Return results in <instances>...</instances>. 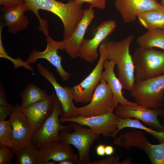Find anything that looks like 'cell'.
<instances>
[{
    "label": "cell",
    "mask_w": 164,
    "mask_h": 164,
    "mask_svg": "<svg viewBox=\"0 0 164 164\" xmlns=\"http://www.w3.org/2000/svg\"><path fill=\"white\" fill-rule=\"evenodd\" d=\"M27 4L26 11H32L36 15L39 24H43V19L38 14L39 9L50 12L58 16L63 24L64 38L70 36L82 18L84 10L82 4L75 0H69L66 3L56 0H23Z\"/></svg>",
    "instance_id": "cell-1"
},
{
    "label": "cell",
    "mask_w": 164,
    "mask_h": 164,
    "mask_svg": "<svg viewBox=\"0 0 164 164\" xmlns=\"http://www.w3.org/2000/svg\"><path fill=\"white\" fill-rule=\"evenodd\" d=\"M134 38L130 35L119 41L106 42L107 59L115 62L123 89L130 91L135 82V66L129 50Z\"/></svg>",
    "instance_id": "cell-2"
},
{
    "label": "cell",
    "mask_w": 164,
    "mask_h": 164,
    "mask_svg": "<svg viewBox=\"0 0 164 164\" xmlns=\"http://www.w3.org/2000/svg\"><path fill=\"white\" fill-rule=\"evenodd\" d=\"M132 57L136 71L135 82L164 74V51L139 47Z\"/></svg>",
    "instance_id": "cell-3"
},
{
    "label": "cell",
    "mask_w": 164,
    "mask_h": 164,
    "mask_svg": "<svg viewBox=\"0 0 164 164\" xmlns=\"http://www.w3.org/2000/svg\"><path fill=\"white\" fill-rule=\"evenodd\" d=\"M131 96L139 105L156 109L163 107L164 97V74L135 83L130 91Z\"/></svg>",
    "instance_id": "cell-4"
},
{
    "label": "cell",
    "mask_w": 164,
    "mask_h": 164,
    "mask_svg": "<svg viewBox=\"0 0 164 164\" xmlns=\"http://www.w3.org/2000/svg\"><path fill=\"white\" fill-rule=\"evenodd\" d=\"M69 124L74 132L70 133L69 132L60 131L59 133L60 141L73 145L77 149L79 160L77 164H89L91 160L90 148L100 135L74 122H71Z\"/></svg>",
    "instance_id": "cell-5"
},
{
    "label": "cell",
    "mask_w": 164,
    "mask_h": 164,
    "mask_svg": "<svg viewBox=\"0 0 164 164\" xmlns=\"http://www.w3.org/2000/svg\"><path fill=\"white\" fill-rule=\"evenodd\" d=\"M99 60L91 72L78 84L72 87L73 100L84 104L90 102L93 93L102 79L103 64L107 58L106 42L99 46Z\"/></svg>",
    "instance_id": "cell-6"
},
{
    "label": "cell",
    "mask_w": 164,
    "mask_h": 164,
    "mask_svg": "<svg viewBox=\"0 0 164 164\" xmlns=\"http://www.w3.org/2000/svg\"><path fill=\"white\" fill-rule=\"evenodd\" d=\"M117 105L105 80L102 78L96 88L89 103L77 108L79 116L87 117L113 112Z\"/></svg>",
    "instance_id": "cell-7"
},
{
    "label": "cell",
    "mask_w": 164,
    "mask_h": 164,
    "mask_svg": "<svg viewBox=\"0 0 164 164\" xmlns=\"http://www.w3.org/2000/svg\"><path fill=\"white\" fill-rule=\"evenodd\" d=\"M63 114L61 104L55 94L53 112L41 126L35 132L32 141L38 148L45 142L60 140L59 132H69L72 129L69 124L63 125L60 124L59 117H63Z\"/></svg>",
    "instance_id": "cell-8"
},
{
    "label": "cell",
    "mask_w": 164,
    "mask_h": 164,
    "mask_svg": "<svg viewBox=\"0 0 164 164\" xmlns=\"http://www.w3.org/2000/svg\"><path fill=\"white\" fill-rule=\"evenodd\" d=\"M119 118L113 113L91 117L79 116L77 117L65 118L61 117L60 122H74L82 126L88 127L93 132L101 134L105 137L115 138Z\"/></svg>",
    "instance_id": "cell-9"
},
{
    "label": "cell",
    "mask_w": 164,
    "mask_h": 164,
    "mask_svg": "<svg viewBox=\"0 0 164 164\" xmlns=\"http://www.w3.org/2000/svg\"><path fill=\"white\" fill-rule=\"evenodd\" d=\"M94 16L93 8L90 6L88 9H84L82 19L71 35L62 41H56L59 49L64 50L72 59L78 57L79 50L84 39L86 32Z\"/></svg>",
    "instance_id": "cell-10"
},
{
    "label": "cell",
    "mask_w": 164,
    "mask_h": 164,
    "mask_svg": "<svg viewBox=\"0 0 164 164\" xmlns=\"http://www.w3.org/2000/svg\"><path fill=\"white\" fill-rule=\"evenodd\" d=\"M9 116L13 135L11 148L15 152L21 149L32 141L35 132L31 128L19 105H15Z\"/></svg>",
    "instance_id": "cell-11"
},
{
    "label": "cell",
    "mask_w": 164,
    "mask_h": 164,
    "mask_svg": "<svg viewBox=\"0 0 164 164\" xmlns=\"http://www.w3.org/2000/svg\"><path fill=\"white\" fill-rule=\"evenodd\" d=\"M116 26V22L113 20H107L101 23L95 29V34L92 38L84 40L78 57L90 63L96 61L98 57V47L102 42L113 32Z\"/></svg>",
    "instance_id": "cell-12"
},
{
    "label": "cell",
    "mask_w": 164,
    "mask_h": 164,
    "mask_svg": "<svg viewBox=\"0 0 164 164\" xmlns=\"http://www.w3.org/2000/svg\"><path fill=\"white\" fill-rule=\"evenodd\" d=\"M114 111L120 118H134L158 130L164 131V125L160 123L158 119L159 115L164 116V109L162 108L150 109L118 104Z\"/></svg>",
    "instance_id": "cell-13"
},
{
    "label": "cell",
    "mask_w": 164,
    "mask_h": 164,
    "mask_svg": "<svg viewBox=\"0 0 164 164\" xmlns=\"http://www.w3.org/2000/svg\"><path fill=\"white\" fill-rule=\"evenodd\" d=\"M39 73L53 86L55 94L60 102L63 111L62 117H75L79 116L77 108L73 102L72 87L61 86L57 81L54 75L41 63L37 65Z\"/></svg>",
    "instance_id": "cell-14"
},
{
    "label": "cell",
    "mask_w": 164,
    "mask_h": 164,
    "mask_svg": "<svg viewBox=\"0 0 164 164\" xmlns=\"http://www.w3.org/2000/svg\"><path fill=\"white\" fill-rule=\"evenodd\" d=\"M114 5L126 23L134 22L142 13L162 6L156 0H115Z\"/></svg>",
    "instance_id": "cell-15"
},
{
    "label": "cell",
    "mask_w": 164,
    "mask_h": 164,
    "mask_svg": "<svg viewBox=\"0 0 164 164\" xmlns=\"http://www.w3.org/2000/svg\"><path fill=\"white\" fill-rule=\"evenodd\" d=\"M55 92L47 99L21 109L26 116L32 129L35 132L52 113L54 108Z\"/></svg>",
    "instance_id": "cell-16"
},
{
    "label": "cell",
    "mask_w": 164,
    "mask_h": 164,
    "mask_svg": "<svg viewBox=\"0 0 164 164\" xmlns=\"http://www.w3.org/2000/svg\"><path fill=\"white\" fill-rule=\"evenodd\" d=\"M46 36L47 42L46 49L41 52L33 50L26 61L29 64H34L36 63L38 59H45L56 67L63 81H67L70 79L71 74L63 68L61 64L63 58L61 56L58 54L57 51L59 49L56 41L51 38L49 34Z\"/></svg>",
    "instance_id": "cell-17"
},
{
    "label": "cell",
    "mask_w": 164,
    "mask_h": 164,
    "mask_svg": "<svg viewBox=\"0 0 164 164\" xmlns=\"http://www.w3.org/2000/svg\"><path fill=\"white\" fill-rule=\"evenodd\" d=\"M38 148L41 164L51 160L59 162L65 159L72 160L77 164L79 160V156L73 152L70 145L60 140L45 142Z\"/></svg>",
    "instance_id": "cell-18"
},
{
    "label": "cell",
    "mask_w": 164,
    "mask_h": 164,
    "mask_svg": "<svg viewBox=\"0 0 164 164\" xmlns=\"http://www.w3.org/2000/svg\"><path fill=\"white\" fill-rule=\"evenodd\" d=\"M113 143L126 149L132 147L138 148L147 155L150 161L153 157L155 145L150 144L141 131L135 130L122 134L115 138Z\"/></svg>",
    "instance_id": "cell-19"
},
{
    "label": "cell",
    "mask_w": 164,
    "mask_h": 164,
    "mask_svg": "<svg viewBox=\"0 0 164 164\" xmlns=\"http://www.w3.org/2000/svg\"><path fill=\"white\" fill-rule=\"evenodd\" d=\"M27 5L25 3L16 7L1 9V19L4 26L7 27L9 32L15 34L27 28L29 24L28 18L25 15Z\"/></svg>",
    "instance_id": "cell-20"
},
{
    "label": "cell",
    "mask_w": 164,
    "mask_h": 164,
    "mask_svg": "<svg viewBox=\"0 0 164 164\" xmlns=\"http://www.w3.org/2000/svg\"><path fill=\"white\" fill-rule=\"evenodd\" d=\"M115 66V63L113 60L106 59L103 64L104 70L102 72V78L106 82L112 92L116 104H119L131 107L141 106L136 103L128 101L123 95L122 84L114 72Z\"/></svg>",
    "instance_id": "cell-21"
},
{
    "label": "cell",
    "mask_w": 164,
    "mask_h": 164,
    "mask_svg": "<svg viewBox=\"0 0 164 164\" xmlns=\"http://www.w3.org/2000/svg\"><path fill=\"white\" fill-rule=\"evenodd\" d=\"M136 42L142 48L157 47L164 50V29H149L147 32L138 37Z\"/></svg>",
    "instance_id": "cell-22"
},
{
    "label": "cell",
    "mask_w": 164,
    "mask_h": 164,
    "mask_svg": "<svg viewBox=\"0 0 164 164\" xmlns=\"http://www.w3.org/2000/svg\"><path fill=\"white\" fill-rule=\"evenodd\" d=\"M137 18L140 24L147 29L152 28L164 29V7L162 5L158 9L140 14Z\"/></svg>",
    "instance_id": "cell-23"
},
{
    "label": "cell",
    "mask_w": 164,
    "mask_h": 164,
    "mask_svg": "<svg viewBox=\"0 0 164 164\" xmlns=\"http://www.w3.org/2000/svg\"><path fill=\"white\" fill-rule=\"evenodd\" d=\"M50 95L43 90L32 83L28 84L20 94L22 98V108L44 100Z\"/></svg>",
    "instance_id": "cell-24"
},
{
    "label": "cell",
    "mask_w": 164,
    "mask_h": 164,
    "mask_svg": "<svg viewBox=\"0 0 164 164\" xmlns=\"http://www.w3.org/2000/svg\"><path fill=\"white\" fill-rule=\"evenodd\" d=\"M15 153L17 164H42L38 148L32 141Z\"/></svg>",
    "instance_id": "cell-25"
},
{
    "label": "cell",
    "mask_w": 164,
    "mask_h": 164,
    "mask_svg": "<svg viewBox=\"0 0 164 164\" xmlns=\"http://www.w3.org/2000/svg\"><path fill=\"white\" fill-rule=\"evenodd\" d=\"M126 127L135 128L145 131L157 139L160 143H164V131H157L148 128L140 123L138 119L135 118L132 119L130 118H119L116 134L123 128Z\"/></svg>",
    "instance_id": "cell-26"
},
{
    "label": "cell",
    "mask_w": 164,
    "mask_h": 164,
    "mask_svg": "<svg viewBox=\"0 0 164 164\" xmlns=\"http://www.w3.org/2000/svg\"><path fill=\"white\" fill-rule=\"evenodd\" d=\"M13 138L12 128L9 120L0 121V146L11 147Z\"/></svg>",
    "instance_id": "cell-27"
},
{
    "label": "cell",
    "mask_w": 164,
    "mask_h": 164,
    "mask_svg": "<svg viewBox=\"0 0 164 164\" xmlns=\"http://www.w3.org/2000/svg\"><path fill=\"white\" fill-rule=\"evenodd\" d=\"M4 26L1 25L0 27V57L6 59L11 61L13 64L15 70L20 67H23L25 69L30 71L33 73V68L26 61H23L19 56L17 59H14L9 55L5 51L3 46L2 38V32L3 28Z\"/></svg>",
    "instance_id": "cell-28"
},
{
    "label": "cell",
    "mask_w": 164,
    "mask_h": 164,
    "mask_svg": "<svg viewBox=\"0 0 164 164\" xmlns=\"http://www.w3.org/2000/svg\"><path fill=\"white\" fill-rule=\"evenodd\" d=\"M15 155L10 147L0 146V164H11Z\"/></svg>",
    "instance_id": "cell-29"
},
{
    "label": "cell",
    "mask_w": 164,
    "mask_h": 164,
    "mask_svg": "<svg viewBox=\"0 0 164 164\" xmlns=\"http://www.w3.org/2000/svg\"><path fill=\"white\" fill-rule=\"evenodd\" d=\"M119 159L118 155L115 156L111 155L104 159L90 162L89 164H122Z\"/></svg>",
    "instance_id": "cell-30"
},
{
    "label": "cell",
    "mask_w": 164,
    "mask_h": 164,
    "mask_svg": "<svg viewBox=\"0 0 164 164\" xmlns=\"http://www.w3.org/2000/svg\"><path fill=\"white\" fill-rule=\"evenodd\" d=\"M77 3L82 4L84 2L89 3L90 6L93 8H97L101 9H104L106 7V0H75Z\"/></svg>",
    "instance_id": "cell-31"
},
{
    "label": "cell",
    "mask_w": 164,
    "mask_h": 164,
    "mask_svg": "<svg viewBox=\"0 0 164 164\" xmlns=\"http://www.w3.org/2000/svg\"><path fill=\"white\" fill-rule=\"evenodd\" d=\"M24 3L23 0H0V5L6 9L15 7Z\"/></svg>",
    "instance_id": "cell-32"
},
{
    "label": "cell",
    "mask_w": 164,
    "mask_h": 164,
    "mask_svg": "<svg viewBox=\"0 0 164 164\" xmlns=\"http://www.w3.org/2000/svg\"><path fill=\"white\" fill-rule=\"evenodd\" d=\"M105 146L103 144H99L96 148V152L99 156H103L105 154Z\"/></svg>",
    "instance_id": "cell-33"
},
{
    "label": "cell",
    "mask_w": 164,
    "mask_h": 164,
    "mask_svg": "<svg viewBox=\"0 0 164 164\" xmlns=\"http://www.w3.org/2000/svg\"><path fill=\"white\" fill-rule=\"evenodd\" d=\"M105 154L107 155H111L114 152V149L113 147L111 145H107L105 146Z\"/></svg>",
    "instance_id": "cell-34"
},
{
    "label": "cell",
    "mask_w": 164,
    "mask_h": 164,
    "mask_svg": "<svg viewBox=\"0 0 164 164\" xmlns=\"http://www.w3.org/2000/svg\"><path fill=\"white\" fill-rule=\"evenodd\" d=\"M73 161L70 159H65L59 162L58 164H76Z\"/></svg>",
    "instance_id": "cell-35"
},
{
    "label": "cell",
    "mask_w": 164,
    "mask_h": 164,
    "mask_svg": "<svg viewBox=\"0 0 164 164\" xmlns=\"http://www.w3.org/2000/svg\"><path fill=\"white\" fill-rule=\"evenodd\" d=\"M131 159L130 158H128L126 159L125 160L123 161L122 162V164H131Z\"/></svg>",
    "instance_id": "cell-36"
},
{
    "label": "cell",
    "mask_w": 164,
    "mask_h": 164,
    "mask_svg": "<svg viewBox=\"0 0 164 164\" xmlns=\"http://www.w3.org/2000/svg\"><path fill=\"white\" fill-rule=\"evenodd\" d=\"M56 161L53 160H50L44 162L43 164H55Z\"/></svg>",
    "instance_id": "cell-37"
},
{
    "label": "cell",
    "mask_w": 164,
    "mask_h": 164,
    "mask_svg": "<svg viewBox=\"0 0 164 164\" xmlns=\"http://www.w3.org/2000/svg\"><path fill=\"white\" fill-rule=\"evenodd\" d=\"M160 4L164 7V0H161Z\"/></svg>",
    "instance_id": "cell-38"
},
{
    "label": "cell",
    "mask_w": 164,
    "mask_h": 164,
    "mask_svg": "<svg viewBox=\"0 0 164 164\" xmlns=\"http://www.w3.org/2000/svg\"><path fill=\"white\" fill-rule=\"evenodd\" d=\"M162 108H163L164 109V101H163V105L162 107Z\"/></svg>",
    "instance_id": "cell-39"
}]
</instances>
